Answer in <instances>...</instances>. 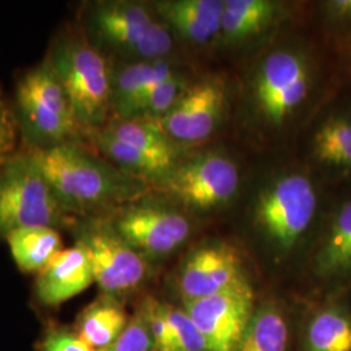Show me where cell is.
Listing matches in <instances>:
<instances>
[{
	"label": "cell",
	"mask_w": 351,
	"mask_h": 351,
	"mask_svg": "<svg viewBox=\"0 0 351 351\" xmlns=\"http://www.w3.org/2000/svg\"><path fill=\"white\" fill-rule=\"evenodd\" d=\"M95 351H152L150 326L142 310L138 308L111 345Z\"/></svg>",
	"instance_id": "28"
},
{
	"label": "cell",
	"mask_w": 351,
	"mask_h": 351,
	"mask_svg": "<svg viewBox=\"0 0 351 351\" xmlns=\"http://www.w3.org/2000/svg\"><path fill=\"white\" fill-rule=\"evenodd\" d=\"M88 40L113 62L136 63L181 58V49L152 3L108 0L91 3L84 27Z\"/></svg>",
	"instance_id": "5"
},
{
	"label": "cell",
	"mask_w": 351,
	"mask_h": 351,
	"mask_svg": "<svg viewBox=\"0 0 351 351\" xmlns=\"http://www.w3.org/2000/svg\"><path fill=\"white\" fill-rule=\"evenodd\" d=\"M308 21L336 52L351 40V0H320L308 5Z\"/></svg>",
	"instance_id": "26"
},
{
	"label": "cell",
	"mask_w": 351,
	"mask_h": 351,
	"mask_svg": "<svg viewBox=\"0 0 351 351\" xmlns=\"http://www.w3.org/2000/svg\"><path fill=\"white\" fill-rule=\"evenodd\" d=\"M16 106L32 146L82 139L66 93L47 59L23 75L16 88Z\"/></svg>",
	"instance_id": "11"
},
{
	"label": "cell",
	"mask_w": 351,
	"mask_h": 351,
	"mask_svg": "<svg viewBox=\"0 0 351 351\" xmlns=\"http://www.w3.org/2000/svg\"><path fill=\"white\" fill-rule=\"evenodd\" d=\"M350 291L323 293L304 329L303 351H351Z\"/></svg>",
	"instance_id": "20"
},
{
	"label": "cell",
	"mask_w": 351,
	"mask_h": 351,
	"mask_svg": "<svg viewBox=\"0 0 351 351\" xmlns=\"http://www.w3.org/2000/svg\"><path fill=\"white\" fill-rule=\"evenodd\" d=\"M27 152L64 206L77 217L107 216L150 193L149 184L128 175L82 139Z\"/></svg>",
	"instance_id": "3"
},
{
	"label": "cell",
	"mask_w": 351,
	"mask_h": 351,
	"mask_svg": "<svg viewBox=\"0 0 351 351\" xmlns=\"http://www.w3.org/2000/svg\"><path fill=\"white\" fill-rule=\"evenodd\" d=\"M295 143V155L328 186L351 185V84L342 81Z\"/></svg>",
	"instance_id": "8"
},
{
	"label": "cell",
	"mask_w": 351,
	"mask_h": 351,
	"mask_svg": "<svg viewBox=\"0 0 351 351\" xmlns=\"http://www.w3.org/2000/svg\"><path fill=\"white\" fill-rule=\"evenodd\" d=\"M342 84L336 53L310 24L284 27L263 47L242 59L233 81L239 137L261 150L297 142Z\"/></svg>",
	"instance_id": "1"
},
{
	"label": "cell",
	"mask_w": 351,
	"mask_h": 351,
	"mask_svg": "<svg viewBox=\"0 0 351 351\" xmlns=\"http://www.w3.org/2000/svg\"><path fill=\"white\" fill-rule=\"evenodd\" d=\"M95 282L91 262L85 247L75 242L62 249L38 272L36 295L45 306L56 307L75 298Z\"/></svg>",
	"instance_id": "18"
},
{
	"label": "cell",
	"mask_w": 351,
	"mask_h": 351,
	"mask_svg": "<svg viewBox=\"0 0 351 351\" xmlns=\"http://www.w3.org/2000/svg\"><path fill=\"white\" fill-rule=\"evenodd\" d=\"M254 288L250 284L213 297L182 303L201 332L207 351H237L254 314Z\"/></svg>",
	"instance_id": "16"
},
{
	"label": "cell",
	"mask_w": 351,
	"mask_h": 351,
	"mask_svg": "<svg viewBox=\"0 0 351 351\" xmlns=\"http://www.w3.org/2000/svg\"><path fill=\"white\" fill-rule=\"evenodd\" d=\"M0 104H3V101H1V88H0Z\"/></svg>",
	"instance_id": "32"
},
{
	"label": "cell",
	"mask_w": 351,
	"mask_h": 351,
	"mask_svg": "<svg viewBox=\"0 0 351 351\" xmlns=\"http://www.w3.org/2000/svg\"><path fill=\"white\" fill-rule=\"evenodd\" d=\"M195 73L189 65L182 66L175 75L165 78L139 101L129 119H145L158 121L168 112L190 86Z\"/></svg>",
	"instance_id": "27"
},
{
	"label": "cell",
	"mask_w": 351,
	"mask_h": 351,
	"mask_svg": "<svg viewBox=\"0 0 351 351\" xmlns=\"http://www.w3.org/2000/svg\"><path fill=\"white\" fill-rule=\"evenodd\" d=\"M233 81L224 73L195 75L175 106L155 121L178 146H207L232 119Z\"/></svg>",
	"instance_id": "9"
},
{
	"label": "cell",
	"mask_w": 351,
	"mask_h": 351,
	"mask_svg": "<svg viewBox=\"0 0 351 351\" xmlns=\"http://www.w3.org/2000/svg\"><path fill=\"white\" fill-rule=\"evenodd\" d=\"M246 177L247 172L236 155L207 145L186 151L151 189L198 220L234 208Z\"/></svg>",
	"instance_id": "4"
},
{
	"label": "cell",
	"mask_w": 351,
	"mask_h": 351,
	"mask_svg": "<svg viewBox=\"0 0 351 351\" xmlns=\"http://www.w3.org/2000/svg\"><path fill=\"white\" fill-rule=\"evenodd\" d=\"M75 219L27 151L0 162V236L27 226L72 228Z\"/></svg>",
	"instance_id": "7"
},
{
	"label": "cell",
	"mask_w": 351,
	"mask_h": 351,
	"mask_svg": "<svg viewBox=\"0 0 351 351\" xmlns=\"http://www.w3.org/2000/svg\"><path fill=\"white\" fill-rule=\"evenodd\" d=\"M335 53L339 62V73L342 81L351 84V40Z\"/></svg>",
	"instance_id": "31"
},
{
	"label": "cell",
	"mask_w": 351,
	"mask_h": 351,
	"mask_svg": "<svg viewBox=\"0 0 351 351\" xmlns=\"http://www.w3.org/2000/svg\"><path fill=\"white\" fill-rule=\"evenodd\" d=\"M46 59L63 85L82 138L106 125L112 117V60L82 29L62 33Z\"/></svg>",
	"instance_id": "6"
},
{
	"label": "cell",
	"mask_w": 351,
	"mask_h": 351,
	"mask_svg": "<svg viewBox=\"0 0 351 351\" xmlns=\"http://www.w3.org/2000/svg\"><path fill=\"white\" fill-rule=\"evenodd\" d=\"M152 5L181 51L194 55L217 51L224 0H159Z\"/></svg>",
	"instance_id": "17"
},
{
	"label": "cell",
	"mask_w": 351,
	"mask_h": 351,
	"mask_svg": "<svg viewBox=\"0 0 351 351\" xmlns=\"http://www.w3.org/2000/svg\"><path fill=\"white\" fill-rule=\"evenodd\" d=\"M139 308L149 322L152 351H207L201 332L184 307L147 297Z\"/></svg>",
	"instance_id": "21"
},
{
	"label": "cell",
	"mask_w": 351,
	"mask_h": 351,
	"mask_svg": "<svg viewBox=\"0 0 351 351\" xmlns=\"http://www.w3.org/2000/svg\"><path fill=\"white\" fill-rule=\"evenodd\" d=\"M42 351H95L75 333L68 330H52L42 343Z\"/></svg>",
	"instance_id": "29"
},
{
	"label": "cell",
	"mask_w": 351,
	"mask_h": 351,
	"mask_svg": "<svg viewBox=\"0 0 351 351\" xmlns=\"http://www.w3.org/2000/svg\"><path fill=\"white\" fill-rule=\"evenodd\" d=\"M13 261L26 274L40 272L63 249L58 229L50 226H27L11 232L7 237Z\"/></svg>",
	"instance_id": "24"
},
{
	"label": "cell",
	"mask_w": 351,
	"mask_h": 351,
	"mask_svg": "<svg viewBox=\"0 0 351 351\" xmlns=\"http://www.w3.org/2000/svg\"><path fill=\"white\" fill-rule=\"evenodd\" d=\"M185 65L188 64L184 63L181 58L136 63L112 60L111 119H129L136 106L152 88Z\"/></svg>",
	"instance_id": "19"
},
{
	"label": "cell",
	"mask_w": 351,
	"mask_h": 351,
	"mask_svg": "<svg viewBox=\"0 0 351 351\" xmlns=\"http://www.w3.org/2000/svg\"><path fill=\"white\" fill-rule=\"evenodd\" d=\"M101 129L171 168L189 151L175 143L151 120L111 119Z\"/></svg>",
	"instance_id": "22"
},
{
	"label": "cell",
	"mask_w": 351,
	"mask_h": 351,
	"mask_svg": "<svg viewBox=\"0 0 351 351\" xmlns=\"http://www.w3.org/2000/svg\"><path fill=\"white\" fill-rule=\"evenodd\" d=\"M289 326L282 310L272 302L255 307L237 351H287Z\"/></svg>",
	"instance_id": "25"
},
{
	"label": "cell",
	"mask_w": 351,
	"mask_h": 351,
	"mask_svg": "<svg viewBox=\"0 0 351 351\" xmlns=\"http://www.w3.org/2000/svg\"><path fill=\"white\" fill-rule=\"evenodd\" d=\"M182 303L213 297L250 284L239 251L226 241L208 239L189 251L176 277Z\"/></svg>",
	"instance_id": "14"
},
{
	"label": "cell",
	"mask_w": 351,
	"mask_h": 351,
	"mask_svg": "<svg viewBox=\"0 0 351 351\" xmlns=\"http://www.w3.org/2000/svg\"><path fill=\"white\" fill-rule=\"evenodd\" d=\"M125 310L117 298L101 294L80 315L75 335L94 350L111 345L128 326Z\"/></svg>",
	"instance_id": "23"
},
{
	"label": "cell",
	"mask_w": 351,
	"mask_h": 351,
	"mask_svg": "<svg viewBox=\"0 0 351 351\" xmlns=\"http://www.w3.org/2000/svg\"><path fill=\"white\" fill-rule=\"evenodd\" d=\"M114 230L150 263L171 256L188 242L195 220L151 190L107 215Z\"/></svg>",
	"instance_id": "10"
},
{
	"label": "cell",
	"mask_w": 351,
	"mask_h": 351,
	"mask_svg": "<svg viewBox=\"0 0 351 351\" xmlns=\"http://www.w3.org/2000/svg\"><path fill=\"white\" fill-rule=\"evenodd\" d=\"M72 230L88 252L101 294L119 300L149 280L152 263L114 230L107 216L77 217Z\"/></svg>",
	"instance_id": "12"
},
{
	"label": "cell",
	"mask_w": 351,
	"mask_h": 351,
	"mask_svg": "<svg viewBox=\"0 0 351 351\" xmlns=\"http://www.w3.org/2000/svg\"><path fill=\"white\" fill-rule=\"evenodd\" d=\"M16 142V123L12 112L0 104V162L10 156Z\"/></svg>",
	"instance_id": "30"
},
{
	"label": "cell",
	"mask_w": 351,
	"mask_h": 351,
	"mask_svg": "<svg viewBox=\"0 0 351 351\" xmlns=\"http://www.w3.org/2000/svg\"><path fill=\"white\" fill-rule=\"evenodd\" d=\"M333 190L295 155L247 173L236 207L274 259L282 262L303 246L310 254Z\"/></svg>",
	"instance_id": "2"
},
{
	"label": "cell",
	"mask_w": 351,
	"mask_h": 351,
	"mask_svg": "<svg viewBox=\"0 0 351 351\" xmlns=\"http://www.w3.org/2000/svg\"><path fill=\"white\" fill-rule=\"evenodd\" d=\"M298 8L281 0H224L217 51L243 59L290 25Z\"/></svg>",
	"instance_id": "15"
},
{
	"label": "cell",
	"mask_w": 351,
	"mask_h": 351,
	"mask_svg": "<svg viewBox=\"0 0 351 351\" xmlns=\"http://www.w3.org/2000/svg\"><path fill=\"white\" fill-rule=\"evenodd\" d=\"M307 265L322 293L351 290V185L333 190Z\"/></svg>",
	"instance_id": "13"
}]
</instances>
